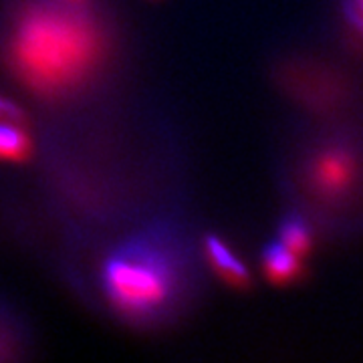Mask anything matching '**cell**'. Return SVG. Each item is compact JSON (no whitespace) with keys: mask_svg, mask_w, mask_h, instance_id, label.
<instances>
[{"mask_svg":"<svg viewBox=\"0 0 363 363\" xmlns=\"http://www.w3.org/2000/svg\"><path fill=\"white\" fill-rule=\"evenodd\" d=\"M111 18L91 0H6L0 11V67L47 107L85 104L117 61Z\"/></svg>","mask_w":363,"mask_h":363,"instance_id":"1","label":"cell"},{"mask_svg":"<svg viewBox=\"0 0 363 363\" xmlns=\"http://www.w3.org/2000/svg\"><path fill=\"white\" fill-rule=\"evenodd\" d=\"M208 264L200 236L174 212H157L116 236L97 269L99 295L121 323L156 331L194 311Z\"/></svg>","mask_w":363,"mask_h":363,"instance_id":"2","label":"cell"},{"mask_svg":"<svg viewBox=\"0 0 363 363\" xmlns=\"http://www.w3.org/2000/svg\"><path fill=\"white\" fill-rule=\"evenodd\" d=\"M274 182L286 210L301 214L317 236L363 238V125L289 117Z\"/></svg>","mask_w":363,"mask_h":363,"instance_id":"3","label":"cell"},{"mask_svg":"<svg viewBox=\"0 0 363 363\" xmlns=\"http://www.w3.org/2000/svg\"><path fill=\"white\" fill-rule=\"evenodd\" d=\"M272 89L291 117L363 125V61L337 40H295L274 52Z\"/></svg>","mask_w":363,"mask_h":363,"instance_id":"4","label":"cell"},{"mask_svg":"<svg viewBox=\"0 0 363 363\" xmlns=\"http://www.w3.org/2000/svg\"><path fill=\"white\" fill-rule=\"evenodd\" d=\"M200 245H202V255L206 260L208 271L218 274L222 281L234 286H248L252 283V277H250L247 264L222 236L214 233L202 234Z\"/></svg>","mask_w":363,"mask_h":363,"instance_id":"5","label":"cell"},{"mask_svg":"<svg viewBox=\"0 0 363 363\" xmlns=\"http://www.w3.org/2000/svg\"><path fill=\"white\" fill-rule=\"evenodd\" d=\"M33 351V329L11 303L0 301V363L26 359Z\"/></svg>","mask_w":363,"mask_h":363,"instance_id":"6","label":"cell"},{"mask_svg":"<svg viewBox=\"0 0 363 363\" xmlns=\"http://www.w3.org/2000/svg\"><path fill=\"white\" fill-rule=\"evenodd\" d=\"M260 264L272 283H293L303 271L301 257H297L293 250H289L285 245H281L277 238H272L271 242L262 247Z\"/></svg>","mask_w":363,"mask_h":363,"instance_id":"7","label":"cell"},{"mask_svg":"<svg viewBox=\"0 0 363 363\" xmlns=\"http://www.w3.org/2000/svg\"><path fill=\"white\" fill-rule=\"evenodd\" d=\"M315 236L317 234H315L309 222L297 212L285 208V214L281 216V220L277 224V236H274L281 245H285L289 250H293L297 257L303 259L311 250Z\"/></svg>","mask_w":363,"mask_h":363,"instance_id":"8","label":"cell"},{"mask_svg":"<svg viewBox=\"0 0 363 363\" xmlns=\"http://www.w3.org/2000/svg\"><path fill=\"white\" fill-rule=\"evenodd\" d=\"M35 142L26 123L0 119V162H25L33 156Z\"/></svg>","mask_w":363,"mask_h":363,"instance_id":"9","label":"cell"},{"mask_svg":"<svg viewBox=\"0 0 363 363\" xmlns=\"http://www.w3.org/2000/svg\"><path fill=\"white\" fill-rule=\"evenodd\" d=\"M339 13L343 23L363 39V0H339Z\"/></svg>","mask_w":363,"mask_h":363,"instance_id":"10","label":"cell"},{"mask_svg":"<svg viewBox=\"0 0 363 363\" xmlns=\"http://www.w3.org/2000/svg\"><path fill=\"white\" fill-rule=\"evenodd\" d=\"M0 119L2 121H21V123H28L26 121V111L21 105L13 101L11 97L0 93Z\"/></svg>","mask_w":363,"mask_h":363,"instance_id":"11","label":"cell"}]
</instances>
